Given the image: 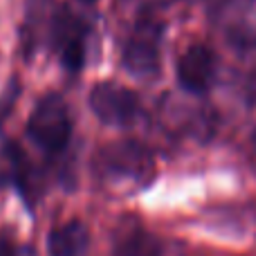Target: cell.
Listing matches in <instances>:
<instances>
[{
    "mask_svg": "<svg viewBox=\"0 0 256 256\" xmlns=\"http://www.w3.org/2000/svg\"><path fill=\"white\" fill-rule=\"evenodd\" d=\"M27 137L50 158L66 153L72 142V117L61 94L50 92L36 102L27 122Z\"/></svg>",
    "mask_w": 256,
    "mask_h": 256,
    "instance_id": "cell-1",
    "label": "cell"
},
{
    "mask_svg": "<svg viewBox=\"0 0 256 256\" xmlns=\"http://www.w3.org/2000/svg\"><path fill=\"white\" fill-rule=\"evenodd\" d=\"M94 168L106 180H132L146 184L153 180L155 162L146 144L137 140H117L97 150Z\"/></svg>",
    "mask_w": 256,
    "mask_h": 256,
    "instance_id": "cell-2",
    "label": "cell"
},
{
    "mask_svg": "<svg viewBox=\"0 0 256 256\" xmlns=\"http://www.w3.org/2000/svg\"><path fill=\"white\" fill-rule=\"evenodd\" d=\"M162 34L164 25L153 16H142L137 20L135 30L126 38L122 50V66L128 74L137 79H150L160 72L162 63Z\"/></svg>",
    "mask_w": 256,
    "mask_h": 256,
    "instance_id": "cell-3",
    "label": "cell"
},
{
    "mask_svg": "<svg viewBox=\"0 0 256 256\" xmlns=\"http://www.w3.org/2000/svg\"><path fill=\"white\" fill-rule=\"evenodd\" d=\"M88 34L90 27L79 14H74L68 4L56 7L50 18V40L68 72H79L84 68L88 54Z\"/></svg>",
    "mask_w": 256,
    "mask_h": 256,
    "instance_id": "cell-4",
    "label": "cell"
},
{
    "mask_svg": "<svg viewBox=\"0 0 256 256\" xmlns=\"http://www.w3.org/2000/svg\"><path fill=\"white\" fill-rule=\"evenodd\" d=\"M212 25L234 50H256V0H216Z\"/></svg>",
    "mask_w": 256,
    "mask_h": 256,
    "instance_id": "cell-5",
    "label": "cell"
},
{
    "mask_svg": "<svg viewBox=\"0 0 256 256\" xmlns=\"http://www.w3.org/2000/svg\"><path fill=\"white\" fill-rule=\"evenodd\" d=\"M90 110L106 126H130L140 117V97L115 81H99L88 94Z\"/></svg>",
    "mask_w": 256,
    "mask_h": 256,
    "instance_id": "cell-6",
    "label": "cell"
},
{
    "mask_svg": "<svg viewBox=\"0 0 256 256\" xmlns=\"http://www.w3.org/2000/svg\"><path fill=\"white\" fill-rule=\"evenodd\" d=\"M178 84L189 94H207L218 76V56L207 45H191L180 54L176 66Z\"/></svg>",
    "mask_w": 256,
    "mask_h": 256,
    "instance_id": "cell-7",
    "label": "cell"
},
{
    "mask_svg": "<svg viewBox=\"0 0 256 256\" xmlns=\"http://www.w3.org/2000/svg\"><path fill=\"white\" fill-rule=\"evenodd\" d=\"M90 245V232L81 220H70L48 236L50 256H84Z\"/></svg>",
    "mask_w": 256,
    "mask_h": 256,
    "instance_id": "cell-8",
    "label": "cell"
},
{
    "mask_svg": "<svg viewBox=\"0 0 256 256\" xmlns=\"http://www.w3.org/2000/svg\"><path fill=\"white\" fill-rule=\"evenodd\" d=\"M48 14H52V0H27V12H25V25H22V52L25 56H34L36 48L40 43V32L38 27L48 22ZM50 25V22H48Z\"/></svg>",
    "mask_w": 256,
    "mask_h": 256,
    "instance_id": "cell-9",
    "label": "cell"
},
{
    "mask_svg": "<svg viewBox=\"0 0 256 256\" xmlns=\"http://www.w3.org/2000/svg\"><path fill=\"white\" fill-rule=\"evenodd\" d=\"M115 256H162V243L158 236L144 230H135L117 245Z\"/></svg>",
    "mask_w": 256,
    "mask_h": 256,
    "instance_id": "cell-10",
    "label": "cell"
},
{
    "mask_svg": "<svg viewBox=\"0 0 256 256\" xmlns=\"http://www.w3.org/2000/svg\"><path fill=\"white\" fill-rule=\"evenodd\" d=\"M0 256H34V250L30 248H18L9 238L0 236Z\"/></svg>",
    "mask_w": 256,
    "mask_h": 256,
    "instance_id": "cell-11",
    "label": "cell"
},
{
    "mask_svg": "<svg viewBox=\"0 0 256 256\" xmlns=\"http://www.w3.org/2000/svg\"><path fill=\"white\" fill-rule=\"evenodd\" d=\"M254 146H256V132H254Z\"/></svg>",
    "mask_w": 256,
    "mask_h": 256,
    "instance_id": "cell-12",
    "label": "cell"
}]
</instances>
